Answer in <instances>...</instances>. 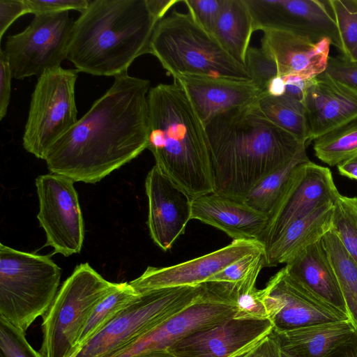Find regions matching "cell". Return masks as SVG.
Masks as SVG:
<instances>
[{
	"label": "cell",
	"mask_w": 357,
	"mask_h": 357,
	"mask_svg": "<svg viewBox=\"0 0 357 357\" xmlns=\"http://www.w3.org/2000/svg\"><path fill=\"white\" fill-rule=\"evenodd\" d=\"M149 80L114 77L109 90L48 150L52 173L95 183L147 149Z\"/></svg>",
	"instance_id": "1"
},
{
	"label": "cell",
	"mask_w": 357,
	"mask_h": 357,
	"mask_svg": "<svg viewBox=\"0 0 357 357\" xmlns=\"http://www.w3.org/2000/svg\"><path fill=\"white\" fill-rule=\"evenodd\" d=\"M257 102L204 124L214 192L241 202L266 176L308 159L306 143L271 121Z\"/></svg>",
	"instance_id": "2"
},
{
	"label": "cell",
	"mask_w": 357,
	"mask_h": 357,
	"mask_svg": "<svg viewBox=\"0 0 357 357\" xmlns=\"http://www.w3.org/2000/svg\"><path fill=\"white\" fill-rule=\"evenodd\" d=\"M148 107L155 165L192 198L213 192L205 126L183 89L174 82L151 87Z\"/></svg>",
	"instance_id": "3"
},
{
	"label": "cell",
	"mask_w": 357,
	"mask_h": 357,
	"mask_svg": "<svg viewBox=\"0 0 357 357\" xmlns=\"http://www.w3.org/2000/svg\"><path fill=\"white\" fill-rule=\"evenodd\" d=\"M158 22L146 0H90L74 21L67 59L92 75L127 73L137 57L150 54Z\"/></svg>",
	"instance_id": "4"
},
{
	"label": "cell",
	"mask_w": 357,
	"mask_h": 357,
	"mask_svg": "<svg viewBox=\"0 0 357 357\" xmlns=\"http://www.w3.org/2000/svg\"><path fill=\"white\" fill-rule=\"evenodd\" d=\"M150 54L173 78L195 76L252 80L246 66L234 59L189 13L174 10L158 22Z\"/></svg>",
	"instance_id": "5"
},
{
	"label": "cell",
	"mask_w": 357,
	"mask_h": 357,
	"mask_svg": "<svg viewBox=\"0 0 357 357\" xmlns=\"http://www.w3.org/2000/svg\"><path fill=\"white\" fill-rule=\"evenodd\" d=\"M61 268L50 255L0 244V319L21 332L43 317L57 293Z\"/></svg>",
	"instance_id": "6"
},
{
	"label": "cell",
	"mask_w": 357,
	"mask_h": 357,
	"mask_svg": "<svg viewBox=\"0 0 357 357\" xmlns=\"http://www.w3.org/2000/svg\"><path fill=\"white\" fill-rule=\"evenodd\" d=\"M88 263L77 265L43 317L42 357H71L94 307L117 286Z\"/></svg>",
	"instance_id": "7"
},
{
	"label": "cell",
	"mask_w": 357,
	"mask_h": 357,
	"mask_svg": "<svg viewBox=\"0 0 357 357\" xmlns=\"http://www.w3.org/2000/svg\"><path fill=\"white\" fill-rule=\"evenodd\" d=\"M202 284L152 290L139 296L71 357H107L190 305Z\"/></svg>",
	"instance_id": "8"
},
{
	"label": "cell",
	"mask_w": 357,
	"mask_h": 357,
	"mask_svg": "<svg viewBox=\"0 0 357 357\" xmlns=\"http://www.w3.org/2000/svg\"><path fill=\"white\" fill-rule=\"evenodd\" d=\"M78 72L59 67L38 77L22 137L24 149L38 158L44 160L52 146L78 121L75 97Z\"/></svg>",
	"instance_id": "9"
},
{
	"label": "cell",
	"mask_w": 357,
	"mask_h": 357,
	"mask_svg": "<svg viewBox=\"0 0 357 357\" xmlns=\"http://www.w3.org/2000/svg\"><path fill=\"white\" fill-rule=\"evenodd\" d=\"M234 285L206 282L195 300L161 325L107 357H134L144 352L168 349L174 344L232 319L236 310Z\"/></svg>",
	"instance_id": "10"
},
{
	"label": "cell",
	"mask_w": 357,
	"mask_h": 357,
	"mask_svg": "<svg viewBox=\"0 0 357 357\" xmlns=\"http://www.w3.org/2000/svg\"><path fill=\"white\" fill-rule=\"evenodd\" d=\"M74 21L68 11L34 15L22 32L7 37L2 50L13 77L23 79L61 67L67 59Z\"/></svg>",
	"instance_id": "11"
},
{
	"label": "cell",
	"mask_w": 357,
	"mask_h": 357,
	"mask_svg": "<svg viewBox=\"0 0 357 357\" xmlns=\"http://www.w3.org/2000/svg\"><path fill=\"white\" fill-rule=\"evenodd\" d=\"M36 186L39 200L37 215L54 254L68 257L79 253L84 238V220L74 181L50 173L38 176Z\"/></svg>",
	"instance_id": "12"
},
{
	"label": "cell",
	"mask_w": 357,
	"mask_h": 357,
	"mask_svg": "<svg viewBox=\"0 0 357 357\" xmlns=\"http://www.w3.org/2000/svg\"><path fill=\"white\" fill-rule=\"evenodd\" d=\"M340 195L331 171L310 160L298 164L274 211L268 218L260 243L264 251L292 222Z\"/></svg>",
	"instance_id": "13"
},
{
	"label": "cell",
	"mask_w": 357,
	"mask_h": 357,
	"mask_svg": "<svg viewBox=\"0 0 357 357\" xmlns=\"http://www.w3.org/2000/svg\"><path fill=\"white\" fill-rule=\"evenodd\" d=\"M261 290L273 331L350 319L291 277L284 267Z\"/></svg>",
	"instance_id": "14"
},
{
	"label": "cell",
	"mask_w": 357,
	"mask_h": 357,
	"mask_svg": "<svg viewBox=\"0 0 357 357\" xmlns=\"http://www.w3.org/2000/svg\"><path fill=\"white\" fill-rule=\"evenodd\" d=\"M253 21L254 31L282 30L309 37L324 38L340 51L336 24L327 1L245 0Z\"/></svg>",
	"instance_id": "15"
},
{
	"label": "cell",
	"mask_w": 357,
	"mask_h": 357,
	"mask_svg": "<svg viewBox=\"0 0 357 357\" xmlns=\"http://www.w3.org/2000/svg\"><path fill=\"white\" fill-rule=\"evenodd\" d=\"M264 250L259 241L233 240L222 248L201 257L167 267L149 266L129 284L139 294L152 290L196 286L246 255Z\"/></svg>",
	"instance_id": "16"
},
{
	"label": "cell",
	"mask_w": 357,
	"mask_h": 357,
	"mask_svg": "<svg viewBox=\"0 0 357 357\" xmlns=\"http://www.w3.org/2000/svg\"><path fill=\"white\" fill-rule=\"evenodd\" d=\"M149 202L147 225L154 243L170 250L192 220V197L155 165L145 181Z\"/></svg>",
	"instance_id": "17"
},
{
	"label": "cell",
	"mask_w": 357,
	"mask_h": 357,
	"mask_svg": "<svg viewBox=\"0 0 357 357\" xmlns=\"http://www.w3.org/2000/svg\"><path fill=\"white\" fill-rule=\"evenodd\" d=\"M273 330L270 320L231 319L211 329L197 333L168 349L178 357H240Z\"/></svg>",
	"instance_id": "18"
},
{
	"label": "cell",
	"mask_w": 357,
	"mask_h": 357,
	"mask_svg": "<svg viewBox=\"0 0 357 357\" xmlns=\"http://www.w3.org/2000/svg\"><path fill=\"white\" fill-rule=\"evenodd\" d=\"M261 49L275 63L278 77L312 79L323 73L330 58L328 38L314 41L309 37L282 30H266Z\"/></svg>",
	"instance_id": "19"
},
{
	"label": "cell",
	"mask_w": 357,
	"mask_h": 357,
	"mask_svg": "<svg viewBox=\"0 0 357 357\" xmlns=\"http://www.w3.org/2000/svg\"><path fill=\"white\" fill-rule=\"evenodd\" d=\"M303 103L308 142L357 116V91L324 72L312 79Z\"/></svg>",
	"instance_id": "20"
},
{
	"label": "cell",
	"mask_w": 357,
	"mask_h": 357,
	"mask_svg": "<svg viewBox=\"0 0 357 357\" xmlns=\"http://www.w3.org/2000/svg\"><path fill=\"white\" fill-rule=\"evenodd\" d=\"M174 82L183 89L204 124L218 114L252 104L266 95L253 80L178 76Z\"/></svg>",
	"instance_id": "21"
},
{
	"label": "cell",
	"mask_w": 357,
	"mask_h": 357,
	"mask_svg": "<svg viewBox=\"0 0 357 357\" xmlns=\"http://www.w3.org/2000/svg\"><path fill=\"white\" fill-rule=\"evenodd\" d=\"M197 220L226 233L233 240L260 242L268 218L244 202L215 192L192 199V220Z\"/></svg>",
	"instance_id": "22"
},
{
	"label": "cell",
	"mask_w": 357,
	"mask_h": 357,
	"mask_svg": "<svg viewBox=\"0 0 357 357\" xmlns=\"http://www.w3.org/2000/svg\"><path fill=\"white\" fill-rule=\"evenodd\" d=\"M284 267L291 277L314 294L348 314L337 278L322 239L307 247Z\"/></svg>",
	"instance_id": "23"
},
{
	"label": "cell",
	"mask_w": 357,
	"mask_h": 357,
	"mask_svg": "<svg viewBox=\"0 0 357 357\" xmlns=\"http://www.w3.org/2000/svg\"><path fill=\"white\" fill-rule=\"evenodd\" d=\"M333 203L310 211L289 224L265 250V266L287 264L333 229Z\"/></svg>",
	"instance_id": "24"
},
{
	"label": "cell",
	"mask_w": 357,
	"mask_h": 357,
	"mask_svg": "<svg viewBox=\"0 0 357 357\" xmlns=\"http://www.w3.org/2000/svg\"><path fill=\"white\" fill-rule=\"evenodd\" d=\"M356 328L350 319L273 331L280 348L296 357H326Z\"/></svg>",
	"instance_id": "25"
},
{
	"label": "cell",
	"mask_w": 357,
	"mask_h": 357,
	"mask_svg": "<svg viewBox=\"0 0 357 357\" xmlns=\"http://www.w3.org/2000/svg\"><path fill=\"white\" fill-rule=\"evenodd\" d=\"M254 31L245 0H225L213 35L234 59L245 66Z\"/></svg>",
	"instance_id": "26"
},
{
	"label": "cell",
	"mask_w": 357,
	"mask_h": 357,
	"mask_svg": "<svg viewBox=\"0 0 357 357\" xmlns=\"http://www.w3.org/2000/svg\"><path fill=\"white\" fill-rule=\"evenodd\" d=\"M343 295L350 320L357 328V263L333 229L322 238Z\"/></svg>",
	"instance_id": "27"
},
{
	"label": "cell",
	"mask_w": 357,
	"mask_h": 357,
	"mask_svg": "<svg viewBox=\"0 0 357 357\" xmlns=\"http://www.w3.org/2000/svg\"><path fill=\"white\" fill-rule=\"evenodd\" d=\"M257 103L271 121L305 143L308 142V126L302 102L286 95L266 94Z\"/></svg>",
	"instance_id": "28"
},
{
	"label": "cell",
	"mask_w": 357,
	"mask_h": 357,
	"mask_svg": "<svg viewBox=\"0 0 357 357\" xmlns=\"http://www.w3.org/2000/svg\"><path fill=\"white\" fill-rule=\"evenodd\" d=\"M139 295L129 282L118 283L115 289L105 296L91 311L79 335L75 351L133 302Z\"/></svg>",
	"instance_id": "29"
},
{
	"label": "cell",
	"mask_w": 357,
	"mask_h": 357,
	"mask_svg": "<svg viewBox=\"0 0 357 357\" xmlns=\"http://www.w3.org/2000/svg\"><path fill=\"white\" fill-rule=\"evenodd\" d=\"M314 154L329 166L357 154V116L313 140Z\"/></svg>",
	"instance_id": "30"
},
{
	"label": "cell",
	"mask_w": 357,
	"mask_h": 357,
	"mask_svg": "<svg viewBox=\"0 0 357 357\" xmlns=\"http://www.w3.org/2000/svg\"><path fill=\"white\" fill-rule=\"evenodd\" d=\"M308 159H298L261 180L245 197L243 202L270 217L281 197L296 167Z\"/></svg>",
	"instance_id": "31"
},
{
	"label": "cell",
	"mask_w": 357,
	"mask_h": 357,
	"mask_svg": "<svg viewBox=\"0 0 357 357\" xmlns=\"http://www.w3.org/2000/svg\"><path fill=\"white\" fill-rule=\"evenodd\" d=\"M333 206V229L357 263V197L340 193Z\"/></svg>",
	"instance_id": "32"
},
{
	"label": "cell",
	"mask_w": 357,
	"mask_h": 357,
	"mask_svg": "<svg viewBox=\"0 0 357 357\" xmlns=\"http://www.w3.org/2000/svg\"><path fill=\"white\" fill-rule=\"evenodd\" d=\"M337 29L341 56L347 57L357 45V0H327Z\"/></svg>",
	"instance_id": "33"
},
{
	"label": "cell",
	"mask_w": 357,
	"mask_h": 357,
	"mask_svg": "<svg viewBox=\"0 0 357 357\" xmlns=\"http://www.w3.org/2000/svg\"><path fill=\"white\" fill-rule=\"evenodd\" d=\"M265 266V251H258L245 255L222 271L216 273L207 282H220L233 284L236 289L250 278L260 273Z\"/></svg>",
	"instance_id": "34"
},
{
	"label": "cell",
	"mask_w": 357,
	"mask_h": 357,
	"mask_svg": "<svg viewBox=\"0 0 357 357\" xmlns=\"http://www.w3.org/2000/svg\"><path fill=\"white\" fill-rule=\"evenodd\" d=\"M0 357H42L26 339L25 333L0 319Z\"/></svg>",
	"instance_id": "35"
},
{
	"label": "cell",
	"mask_w": 357,
	"mask_h": 357,
	"mask_svg": "<svg viewBox=\"0 0 357 357\" xmlns=\"http://www.w3.org/2000/svg\"><path fill=\"white\" fill-rule=\"evenodd\" d=\"M241 320H270L261 289L255 287L237 293L233 317Z\"/></svg>",
	"instance_id": "36"
},
{
	"label": "cell",
	"mask_w": 357,
	"mask_h": 357,
	"mask_svg": "<svg viewBox=\"0 0 357 357\" xmlns=\"http://www.w3.org/2000/svg\"><path fill=\"white\" fill-rule=\"evenodd\" d=\"M225 0H184L188 13L204 30L213 34Z\"/></svg>",
	"instance_id": "37"
},
{
	"label": "cell",
	"mask_w": 357,
	"mask_h": 357,
	"mask_svg": "<svg viewBox=\"0 0 357 357\" xmlns=\"http://www.w3.org/2000/svg\"><path fill=\"white\" fill-rule=\"evenodd\" d=\"M29 13L34 15L75 10H85L90 0H24Z\"/></svg>",
	"instance_id": "38"
},
{
	"label": "cell",
	"mask_w": 357,
	"mask_h": 357,
	"mask_svg": "<svg viewBox=\"0 0 357 357\" xmlns=\"http://www.w3.org/2000/svg\"><path fill=\"white\" fill-rule=\"evenodd\" d=\"M324 73L357 91V63L341 55L330 56Z\"/></svg>",
	"instance_id": "39"
},
{
	"label": "cell",
	"mask_w": 357,
	"mask_h": 357,
	"mask_svg": "<svg viewBox=\"0 0 357 357\" xmlns=\"http://www.w3.org/2000/svg\"><path fill=\"white\" fill-rule=\"evenodd\" d=\"M27 13L24 0H0V39L17 18Z\"/></svg>",
	"instance_id": "40"
},
{
	"label": "cell",
	"mask_w": 357,
	"mask_h": 357,
	"mask_svg": "<svg viewBox=\"0 0 357 357\" xmlns=\"http://www.w3.org/2000/svg\"><path fill=\"white\" fill-rule=\"evenodd\" d=\"M13 75L8 58L0 52V119L6 115L11 96Z\"/></svg>",
	"instance_id": "41"
},
{
	"label": "cell",
	"mask_w": 357,
	"mask_h": 357,
	"mask_svg": "<svg viewBox=\"0 0 357 357\" xmlns=\"http://www.w3.org/2000/svg\"><path fill=\"white\" fill-rule=\"evenodd\" d=\"M240 357H282L281 348L273 331Z\"/></svg>",
	"instance_id": "42"
},
{
	"label": "cell",
	"mask_w": 357,
	"mask_h": 357,
	"mask_svg": "<svg viewBox=\"0 0 357 357\" xmlns=\"http://www.w3.org/2000/svg\"><path fill=\"white\" fill-rule=\"evenodd\" d=\"M326 357H357V328Z\"/></svg>",
	"instance_id": "43"
},
{
	"label": "cell",
	"mask_w": 357,
	"mask_h": 357,
	"mask_svg": "<svg viewBox=\"0 0 357 357\" xmlns=\"http://www.w3.org/2000/svg\"><path fill=\"white\" fill-rule=\"evenodd\" d=\"M153 15L160 21L166 13L175 4L182 2L180 0H146Z\"/></svg>",
	"instance_id": "44"
},
{
	"label": "cell",
	"mask_w": 357,
	"mask_h": 357,
	"mask_svg": "<svg viewBox=\"0 0 357 357\" xmlns=\"http://www.w3.org/2000/svg\"><path fill=\"white\" fill-rule=\"evenodd\" d=\"M337 169L340 174L357 180V154L340 163Z\"/></svg>",
	"instance_id": "45"
},
{
	"label": "cell",
	"mask_w": 357,
	"mask_h": 357,
	"mask_svg": "<svg viewBox=\"0 0 357 357\" xmlns=\"http://www.w3.org/2000/svg\"><path fill=\"white\" fill-rule=\"evenodd\" d=\"M134 357H178L169 349L153 350L142 353Z\"/></svg>",
	"instance_id": "46"
},
{
	"label": "cell",
	"mask_w": 357,
	"mask_h": 357,
	"mask_svg": "<svg viewBox=\"0 0 357 357\" xmlns=\"http://www.w3.org/2000/svg\"><path fill=\"white\" fill-rule=\"evenodd\" d=\"M352 62L357 63V45L351 50L349 54L347 57H344Z\"/></svg>",
	"instance_id": "47"
},
{
	"label": "cell",
	"mask_w": 357,
	"mask_h": 357,
	"mask_svg": "<svg viewBox=\"0 0 357 357\" xmlns=\"http://www.w3.org/2000/svg\"><path fill=\"white\" fill-rule=\"evenodd\" d=\"M281 356L282 357H296V356H294L293 355H291V354L282 350L281 349Z\"/></svg>",
	"instance_id": "48"
}]
</instances>
